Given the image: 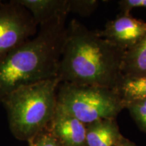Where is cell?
I'll return each mask as SVG.
<instances>
[{"label":"cell","instance_id":"1","mask_svg":"<svg viewBox=\"0 0 146 146\" xmlns=\"http://www.w3.org/2000/svg\"><path fill=\"white\" fill-rule=\"evenodd\" d=\"M125 51L72 20L66 27L58 78L60 83L115 89Z\"/></svg>","mask_w":146,"mask_h":146},{"label":"cell","instance_id":"2","mask_svg":"<svg viewBox=\"0 0 146 146\" xmlns=\"http://www.w3.org/2000/svg\"><path fill=\"white\" fill-rule=\"evenodd\" d=\"M66 19L40 25L33 37L0 60V103L19 87L58 78L66 32Z\"/></svg>","mask_w":146,"mask_h":146},{"label":"cell","instance_id":"3","mask_svg":"<svg viewBox=\"0 0 146 146\" xmlns=\"http://www.w3.org/2000/svg\"><path fill=\"white\" fill-rule=\"evenodd\" d=\"M60 83L59 78H55L25 85L2 100L10 131L16 139L29 141L50 125Z\"/></svg>","mask_w":146,"mask_h":146},{"label":"cell","instance_id":"4","mask_svg":"<svg viewBox=\"0 0 146 146\" xmlns=\"http://www.w3.org/2000/svg\"><path fill=\"white\" fill-rule=\"evenodd\" d=\"M57 105L85 125L104 119H116L125 109L114 89L60 83Z\"/></svg>","mask_w":146,"mask_h":146},{"label":"cell","instance_id":"5","mask_svg":"<svg viewBox=\"0 0 146 146\" xmlns=\"http://www.w3.org/2000/svg\"><path fill=\"white\" fill-rule=\"evenodd\" d=\"M30 12L16 0L0 1V60L37 33Z\"/></svg>","mask_w":146,"mask_h":146},{"label":"cell","instance_id":"6","mask_svg":"<svg viewBox=\"0 0 146 146\" xmlns=\"http://www.w3.org/2000/svg\"><path fill=\"white\" fill-rule=\"evenodd\" d=\"M99 32L102 37L126 52L146 34V22L131 15L120 14L108 22L104 29Z\"/></svg>","mask_w":146,"mask_h":146},{"label":"cell","instance_id":"7","mask_svg":"<svg viewBox=\"0 0 146 146\" xmlns=\"http://www.w3.org/2000/svg\"><path fill=\"white\" fill-rule=\"evenodd\" d=\"M50 129L62 146H87V125L58 105Z\"/></svg>","mask_w":146,"mask_h":146},{"label":"cell","instance_id":"8","mask_svg":"<svg viewBox=\"0 0 146 146\" xmlns=\"http://www.w3.org/2000/svg\"><path fill=\"white\" fill-rule=\"evenodd\" d=\"M30 12L37 26L66 18L68 0H16Z\"/></svg>","mask_w":146,"mask_h":146},{"label":"cell","instance_id":"9","mask_svg":"<svg viewBox=\"0 0 146 146\" xmlns=\"http://www.w3.org/2000/svg\"><path fill=\"white\" fill-rule=\"evenodd\" d=\"M123 137L116 119H104L87 125V146H117Z\"/></svg>","mask_w":146,"mask_h":146},{"label":"cell","instance_id":"10","mask_svg":"<svg viewBox=\"0 0 146 146\" xmlns=\"http://www.w3.org/2000/svg\"><path fill=\"white\" fill-rule=\"evenodd\" d=\"M121 71L123 77L146 76V34L134 46L125 52Z\"/></svg>","mask_w":146,"mask_h":146},{"label":"cell","instance_id":"11","mask_svg":"<svg viewBox=\"0 0 146 146\" xmlns=\"http://www.w3.org/2000/svg\"><path fill=\"white\" fill-rule=\"evenodd\" d=\"M124 108L128 104L146 100V76L123 77L114 89Z\"/></svg>","mask_w":146,"mask_h":146},{"label":"cell","instance_id":"12","mask_svg":"<svg viewBox=\"0 0 146 146\" xmlns=\"http://www.w3.org/2000/svg\"><path fill=\"white\" fill-rule=\"evenodd\" d=\"M69 13H74L81 16L92 14L99 5L97 0H68Z\"/></svg>","mask_w":146,"mask_h":146},{"label":"cell","instance_id":"13","mask_svg":"<svg viewBox=\"0 0 146 146\" xmlns=\"http://www.w3.org/2000/svg\"><path fill=\"white\" fill-rule=\"evenodd\" d=\"M125 108L129 110L139 128L146 133V100L128 104Z\"/></svg>","mask_w":146,"mask_h":146},{"label":"cell","instance_id":"14","mask_svg":"<svg viewBox=\"0 0 146 146\" xmlns=\"http://www.w3.org/2000/svg\"><path fill=\"white\" fill-rule=\"evenodd\" d=\"M28 142L29 146H62L50 130V126Z\"/></svg>","mask_w":146,"mask_h":146},{"label":"cell","instance_id":"15","mask_svg":"<svg viewBox=\"0 0 146 146\" xmlns=\"http://www.w3.org/2000/svg\"><path fill=\"white\" fill-rule=\"evenodd\" d=\"M120 14L130 15V12L136 8L146 10V0H121L118 1Z\"/></svg>","mask_w":146,"mask_h":146},{"label":"cell","instance_id":"16","mask_svg":"<svg viewBox=\"0 0 146 146\" xmlns=\"http://www.w3.org/2000/svg\"><path fill=\"white\" fill-rule=\"evenodd\" d=\"M117 146H137V145L135 143H133V142L129 141V139H126L123 136V137L121 138V139H120V141H119V143H118Z\"/></svg>","mask_w":146,"mask_h":146}]
</instances>
